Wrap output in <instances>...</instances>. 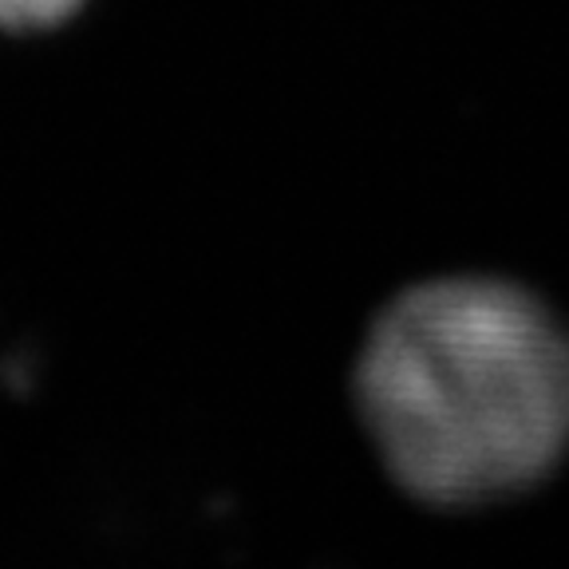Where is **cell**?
<instances>
[{
	"instance_id": "2",
	"label": "cell",
	"mask_w": 569,
	"mask_h": 569,
	"mask_svg": "<svg viewBox=\"0 0 569 569\" xmlns=\"http://www.w3.org/2000/svg\"><path fill=\"white\" fill-rule=\"evenodd\" d=\"M83 0H0V24L17 32H36V28H56L80 9Z\"/></svg>"
},
{
	"instance_id": "1",
	"label": "cell",
	"mask_w": 569,
	"mask_h": 569,
	"mask_svg": "<svg viewBox=\"0 0 569 569\" xmlns=\"http://www.w3.org/2000/svg\"><path fill=\"white\" fill-rule=\"evenodd\" d=\"M360 408L391 475L423 502L502 498L569 443V337L515 284H423L376 320Z\"/></svg>"
}]
</instances>
